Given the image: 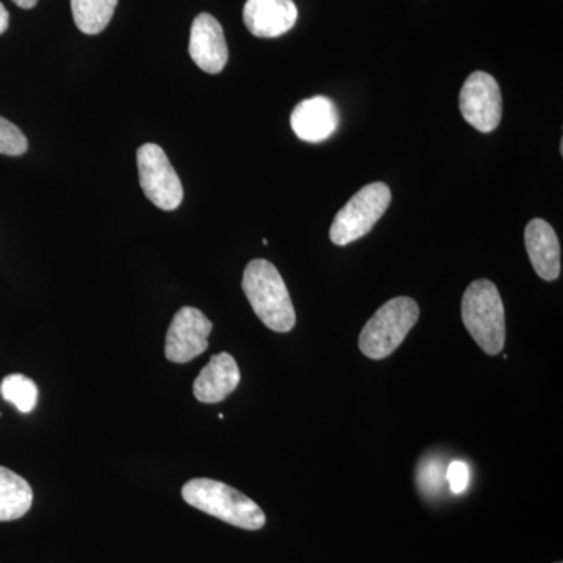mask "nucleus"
Segmentation results:
<instances>
[{"label":"nucleus","instance_id":"1","mask_svg":"<svg viewBox=\"0 0 563 563\" xmlns=\"http://www.w3.org/2000/svg\"><path fill=\"white\" fill-rule=\"evenodd\" d=\"M243 291L254 313L274 332H290L296 324L295 307L287 285L272 262L252 261L243 274Z\"/></svg>","mask_w":563,"mask_h":563},{"label":"nucleus","instance_id":"2","mask_svg":"<svg viewBox=\"0 0 563 563\" xmlns=\"http://www.w3.org/2000/svg\"><path fill=\"white\" fill-rule=\"evenodd\" d=\"M185 503L195 509L220 518L225 523L246 531H258L266 523L265 512L251 498L220 481L191 479L181 488Z\"/></svg>","mask_w":563,"mask_h":563},{"label":"nucleus","instance_id":"3","mask_svg":"<svg viewBox=\"0 0 563 563\" xmlns=\"http://www.w3.org/2000/svg\"><path fill=\"white\" fill-rule=\"evenodd\" d=\"M466 331L488 355L499 354L506 343V314L498 288L487 279L474 280L462 299Z\"/></svg>","mask_w":563,"mask_h":563},{"label":"nucleus","instance_id":"4","mask_svg":"<svg viewBox=\"0 0 563 563\" xmlns=\"http://www.w3.org/2000/svg\"><path fill=\"white\" fill-rule=\"evenodd\" d=\"M418 318L420 307L412 298H393L366 322L358 339V347L366 357L383 361L401 346Z\"/></svg>","mask_w":563,"mask_h":563},{"label":"nucleus","instance_id":"5","mask_svg":"<svg viewBox=\"0 0 563 563\" xmlns=\"http://www.w3.org/2000/svg\"><path fill=\"white\" fill-rule=\"evenodd\" d=\"M391 202V191L387 184L374 181L355 192L350 202L336 213L331 225V242L346 246L372 232L377 221L384 217Z\"/></svg>","mask_w":563,"mask_h":563},{"label":"nucleus","instance_id":"6","mask_svg":"<svg viewBox=\"0 0 563 563\" xmlns=\"http://www.w3.org/2000/svg\"><path fill=\"white\" fill-rule=\"evenodd\" d=\"M140 185L146 198L165 211L179 209L184 187L165 151L158 144H143L136 152Z\"/></svg>","mask_w":563,"mask_h":563},{"label":"nucleus","instance_id":"7","mask_svg":"<svg viewBox=\"0 0 563 563\" xmlns=\"http://www.w3.org/2000/svg\"><path fill=\"white\" fill-rule=\"evenodd\" d=\"M462 117L476 131L490 133L503 118V96L498 81L484 70L470 74L461 91Z\"/></svg>","mask_w":563,"mask_h":563},{"label":"nucleus","instance_id":"8","mask_svg":"<svg viewBox=\"0 0 563 563\" xmlns=\"http://www.w3.org/2000/svg\"><path fill=\"white\" fill-rule=\"evenodd\" d=\"M211 329L213 324L201 310L181 307L179 312L174 314L166 333V358L173 363H187L199 357L209 347Z\"/></svg>","mask_w":563,"mask_h":563},{"label":"nucleus","instance_id":"9","mask_svg":"<svg viewBox=\"0 0 563 563\" xmlns=\"http://www.w3.org/2000/svg\"><path fill=\"white\" fill-rule=\"evenodd\" d=\"M191 60L209 74H220L229 62V47L224 31L217 18L201 13L192 21L190 32Z\"/></svg>","mask_w":563,"mask_h":563},{"label":"nucleus","instance_id":"10","mask_svg":"<svg viewBox=\"0 0 563 563\" xmlns=\"http://www.w3.org/2000/svg\"><path fill=\"white\" fill-rule=\"evenodd\" d=\"M243 21L257 38H277L295 27L298 7L292 0H247Z\"/></svg>","mask_w":563,"mask_h":563},{"label":"nucleus","instance_id":"11","mask_svg":"<svg viewBox=\"0 0 563 563\" xmlns=\"http://www.w3.org/2000/svg\"><path fill=\"white\" fill-rule=\"evenodd\" d=\"M290 122L292 132L299 140L321 143L335 133L340 124V113L331 99L314 96L295 107Z\"/></svg>","mask_w":563,"mask_h":563},{"label":"nucleus","instance_id":"12","mask_svg":"<svg viewBox=\"0 0 563 563\" xmlns=\"http://www.w3.org/2000/svg\"><path fill=\"white\" fill-rule=\"evenodd\" d=\"M240 380L242 374L235 358L228 352H221L213 355L207 366H203L192 385V393L196 399L203 404L221 402L236 390Z\"/></svg>","mask_w":563,"mask_h":563},{"label":"nucleus","instance_id":"13","mask_svg":"<svg viewBox=\"0 0 563 563\" xmlns=\"http://www.w3.org/2000/svg\"><path fill=\"white\" fill-rule=\"evenodd\" d=\"M525 243L536 273L543 280L558 279L561 276V243L551 224L540 218L529 221Z\"/></svg>","mask_w":563,"mask_h":563},{"label":"nucleus","instance_id":"14","mask_svg":"<svg viewBox=\"0 0 563 563\" xmlns=\"http://www.w3.org/2000/svg\"><path fill=\"white\" fill-rule=\"evenodd\" d=\"M32 503L31 484L20 474L0 466V521L20 520L31 510Z\"/></svg>","mask_w":563,"mask_h":563},{"label":"nucleus","instance_id":"15","mask_svg":"<svg viewBox=\"0 0 563 563\" xmlns=\"http://www.w3.org/2000/svg\"><path fill=\"white\" fill-rule=\"evenodd\" d=\"M118 0H70L74 22L85 35L106 31L117 10Z\"/></svg>","mask_w":563,"mask_h":563},{"label":"nucleus","instance_id":"16","mask_svg":"<svg viewBox=\"0 0 563 563\" xmlns=\"http://www.w3.org/2000/svg\"><path fill=\"white\" fill-rule=\"evenodd\" d=\"M0 395L21 413H31L38 404V387L24 374H10L0 384Z\"/></svg>","mask_w":563,"mask_h":563},{"label":"nucleus","instance_id":"17","mask_svg":"<svg viewBox=\"0 0 563 563\" xmlns=\"http://www.w3.org/2000/svg\"><path fill=\"white\" fill-rule=\"evenodd\" d=\"M417 474L418 487L428 496L439 495L446 483V468L437 459H429L418 465Z\"/></svg>","mask_w":563,"mask_h":563},{"label":"nucleus","instance_id":"18","mask_svg":"<svg viewBox=\"0 0 563 563\" xmlns=\"http://www.w3.org/2000/svg\"><path fill=\"white\" fill-rule=\"evenodd\" d=\"M27 150L29 141L21 129L0 117V154L18 157L25 154Z\"/></svg>","mask_w":563,"mask_h":563},{"label":"nucleus","instance_id":"19","mask_svg":"<svg viewBox=\"0 0 563 563\" xmlns=\"http://www.w3.org/2000/svg\"><path fill=\"white\" fill-rule=\"evenodd\" d=\"M446 483L450 484L451 492L461 495L468 488L470 468L465 462L454 461L446 468Z\"/></svg>","mask_w":563,"mask_h":563},{"label":"nucleus","instance_id":"20","mask_svg":"<svg viewBox=\"0 0 563 563\" xmlns=\"http://www.w3.org/2000/svg\"><path fill=\"white\" fill-rule=\"evenodd\" d=\"M10 25V13L9 10L5 9L2 2H0V35L7 32Z\"/></svg>","mask_w":563,"mask_h":563},{"label":"nucleus","instance_id":"21","mask_svg":"<svg viewBox=\"0 0 563 563\" xmlns=\"http://www.w3.org/2000/svg\"><path fill=\"white\" fill-rule=\"evenodd\" d=\"M11 2L16 3L22 10H32L38 3V0H11Z\"/></svg>","mask_w":563,"mask_h":563}]
</instances>
